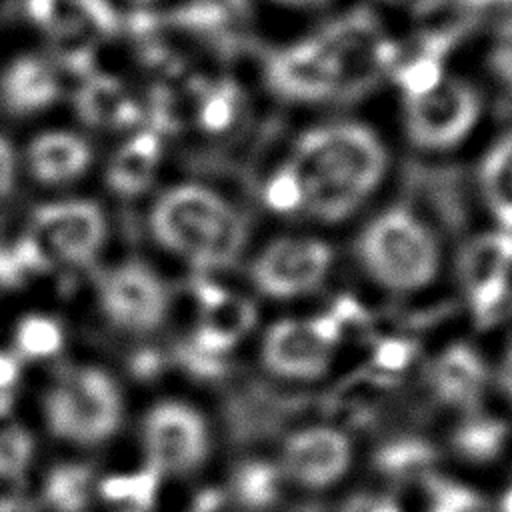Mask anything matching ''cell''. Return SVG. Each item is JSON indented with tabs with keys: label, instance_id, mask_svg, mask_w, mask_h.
<instances>
[{
	"label": "cell",
	"instance_id": "13",
	"mask_svg": "<svg viewBox=\"0 0 512 512\" xmlns=\"http://www.w3.org/2000/svg\"><path fill=\"white\" fill-rule=\"evenodd\" d=\"M100 470L90 456L60 452L42 460L28 488L42 512H96Z\"/></svg>",
	"mask_w": 512,
	"mask_h": 512
},
{
	"label": "cell",
	"instance_id": "7",
	"mask_svg": "<svg viewBox=\"0 0 512 512\" xmlns=\"http://www.w3.org/2000/svg\"><path fill=\"white\" fill-rule=\"evenodd\" d=\"M324 316H284L262 332L258 354L264 370L286 382H314L330 372L340 334Z\"/></svg>",
	"mask_w": 512,
	"mask_h": 512
},
{
	"label": "cell",
	"instance_id": "16",
	"mask_svg": "<svg viewBox=\"0 0 512 512\" xmlns=\"http://www.w3.org/2000/svg\"><path fill=\"white\" fill-rule=\"evenodd\" d=\"M462 284L478 308L496 304L512 274V234L474 238L462 254Z\"/></svg>",
	"mask_w": 512,
	"mask_h": 512
},
{
	"label": "cell",
	"instance_id": "36",
	"mask_svg": "<svg viewBox=\"0 0 512 512\" xmlns=\"http://www.w3.org/2000/svg\"><path fill=\"white\" fill-rule=\"evenodd\" d=\"M290 2H320V0H290Z\"/></svg>",
	"mask_w": 512,
	"mask_h": 512
},
{
	"label": "cell",
	"instance_id": "12",
	"mask_svg": "<svg viewBox=\"0 0 512 512\" xmlns=\"http://www.w3.org/2000/svg\"><path fill=\"white\" fill-rule=\"evenodd\" d=\"M410 138L424 148L456 144L476 122L478 96L458 80H440L426 94L406 100Z\"/></svg>",
	"mask_w": 512,
	"mask_h": 512
},
{
	"label": "cell",
	"instance_id": "33",
	"mask_svg": "<svg viewBox=\"0 0 512 512\" xmlns=\"http://www.w3.org/2000/svg\"><path fill=\"white\" fill-rule=\"evenodd\" d=\"M496 512H512V480L502 490V494H500V498L496 502Z\"/></svg>",
	"mask_w": 512,
	"mask_h": 512
},
{
	"label": "cell",
	"instance_id": "1",
	"mask_svg": "<svg viewBox=\"0 0 512 512\" xmlns=\"http://www.w3.org/2000/svg\"><path fill=\"white\" fill-rule=\"evenodd\" d=\"M34 422L62 452L92 456L130 430L134 410L118 370L92 358L50 366L36 390Z\"/></svg>",
	"mask_w": 512,
	"mask_h": 512
},
{
	"label": "cell",
	"instance_id": "8",
	"mask_svg": "<svg viewBox=\"0 0 512 512\" xmlns=\"http://www.w3.org/2000/svg\"><path fill=\"white\" fill-rule=\"evenodd\" d=\"M350 434L330 422L304 424L290 430L274 456L288 488L310 494L340 486L354 466Z\"/></svg>",
	"mask_w": 512,
	"mask_h": 512
},
{
	"label": "cell",
	"instance_id": "15",
	"mask_svg": "<svg viewBox=\"0 0 512 512\" xmlns=\"http://www.w3.org/2000/svg\"><path fill=\"white\" fill-rule=\"evenodd\" d=\"M488 382L492 370L472 348L454 346L434 360L428 374L430 394L440 406L468 412L474 410Z\"/></svg>",
	"mask_w": 512,
	"mask_h": 512
},
{
	"label": "cell",
	"instance_id": "11",
	"mask_svg": "<svg viewBox=\"0 0 512 512\" xmlns=\"http://www.w3.org/2000/svg\"><path fill=\"white\" fill-rule=\"evenodd\" d=\"M318 38L336 60V94L340 96H356L364 92L398 56L396 46L380 34L376 20L368 12H352L344 16L330 24Z\"/></svg>",
	"mask_w": 512,
	"mask_h": 512
},
{
	"label": "cell",
	"instance_id": "4",
	"mask_svg": "<svg viewBox=\"0 0 512 512\" xmlns=\"http://www.w3.org/2000/svg\"><path fill=\"white\" fill-rule=\"evenodd\" d=\"M356 258L372 284L396 296L430 288L442 264L434 232L406 208L372 218L356 240Z\"/></svg>",
	"mask_w": 512,
	"mask_h": 512
},
{
	"label": "cell",
	"instance_id": "9",
	"mask_svg": "<svg viewBox=\"0 0 512 512\" xmlns=\"http://www.w3.org/2000/svg\"><path fill=\"white\" fill-rule=\"evenodd\" d=\"M26 238L50 270H82L100 260L108 228L104 214L96 206L66 200L42 206L32 216Z\"/></svg>",
	"mask_w": 512,
	"mask_h": 512
},
{
	"label": "cell",
	"instance_id": "14",
	"mask_svg": "<svg viewBox=\"0 0 512 512\" xmlns=\"http://www.w3.org/2000/svg\"><path fill=\"white\" fill-rule=\"evenodd\" d=\"M268 80L286 98L320 100L336 94L338 66L326 44L312 38L274 54L268 64Z\"/></svg>",
	"mask_w": 512,
	"mask_h": 512
},
{
	"label": "cell",
	"instance_id": "3",
	"mask_svg": "<svg viewBox=\"0 0 512 512\" xmlns=\"http://www.w3.org/2000/svg\"><path fill=\"white\" fill-rule=\"evenodd\" d=\"M156 246L200 272L228 268L246 246V224L216 192L184 184L166 190L150 208Z\"/></svg>",
	"mask_w": 512,
	"mask_h": 512
},
{
	"label": "cell",
	"instance_id": "17",
	"mask_svg": "<svg viewBox=\"0 0 512 512\" xmlns=\"http://www.w3.org/2000/svg\"><path fill=\"white\" fill-rule=\"evenodd\" d=\"M166 480L136 460L100 470L96 512H158Z\"/></svg>",
	"mask_w": 512,
	"mask_h": 512
},
{
	"label": "cell",
	"instance_id": "23",
	"mask_svg": "<svg viewBox=\"0 0 512 512\" xmlns=\"http://www.w3.org/2000/svg\"><path fill=\"white\" fill-rule=\"evenodd\" d=\"M454 32L426 36L422 46L396 66V80L406 92V98L426 94L442 80V56L454 40Z\"/></svg>",
	"mask_w": 512,
	"mask_h": 512
},
{
	"label": "cell",
	"instance_id": "28",
	"mask_svg": "<svg viewBox=\"0 0 512 512\" xmlns=\"http://www.w3.org/2000/svg\"><path fill=\"white\" fill-rule=\"evenodd\" d=\"M238 112V90L232 84H220L214 88L202 104L200 122L204 128L218 132L224 130Z\"/></svg>",
	"mask_w": 512,
	"mask_h": 512
},
{
	"label": "cell",
	"instance_id": "34",
	"mask_svg": "<svg viewBox=\"0 0 512 512\" xmlns=\"http://www.w3.org/2000/svg\"><path fill=\"white\" fill-rule=\"evenodd\" d=\"M466 4H490V2H512V0H464Z\"/></svg>",
	"mask_w": 512,
	"mask_h": 512
},
{
	"label": "cell",
	"instance_id": "25",
	"mask_svg": "<svg viewBox=\"0 0 512 512\" xmlns=\"http://www.w3.org/2000/svg\"><path fill=\"white\" fill-rule=\"evenodd\" d=\"M482 188L486 200L504 224L512 228V136L502 140L482 164Z\"/></svg>",
	"mask_w": 512,
	"mask_h": 512
},
{
	"label": "cell",
	"instance_id": "26",
	"mask_svg": "<svg viewBox=\"0 0 512 512\" xmlns=\"http://www.w3.org/2000/svg\"><path fill=\"white\" fill-rule=\"evenodd\" d=\"M484 506L474 490L448 480H432L426 486L422 512H482Z\"/></svg>",
	"mask_w": 512,
	"mask_h": 512
},
{
	"label": "cell",
	"instance_id": "2",
	"mask_svg": "<svg viewBox=\"0 0 512 512\" xmlns=\"http://www.w3.org/2000/svg\"><path fill=\"white\" fill-rule=\"evenodd\" d=\"M384 162L382 144L368 128L336 124L308 132L298 142L290 166L302 184L304 210L336 222L372 192Z\"/></svg>",
	"mask_w": 512,
	"mask_h": 512
},
{
	"label": "cell",
	"instance_id": "29",
	"mask_svg": "<svg viewBox=\"0 0 512 512\" xmlns=\"http://www.w3.org/2000/svg\"><path fill=\"white\" fill-rule=\"evenodd\" d=\"M334 512H406V510L392 490L360 488L346 494L336 504Z\"/></svg>",
	"mask_w": 512,
	"mask_h": 512
},
{
	"label": "cell",
	"instance_id": "32",
	"mask_svg": "<svg viewBox=\"0 0 512 512\" xmlns=\"http://www.w3.org/2000/svg\"><path fill=\"white\" fill-rule=\"evenodd\" d=\"M0 512H42L28 486L0 488Z\"/></svg>",
	"mask_w": 512,
	"mask_h": 512
},
{
	"label": "cell",
	"instance_id": "21",
	"mask_svg": "<svg viewBox=\"0 0 512 512\" xmlns=\"http://www.w3.org/2000/svg\"><path fill=\"white\" fill-rule=\"evenodd\" d=\"M452 430L450 442L454 454L472 464H488L496 462L510 442V428L504 420L468 410Z\"/></svg>",
	"mask_w": 512,
	"mask_h": 512
},
{
	"label": "cell",
	"instance_id": "27",
	"mask_svg": "<svg viewBox=\"0 0 512 512\" xmlns=\"http://www.w3.org/2000/svg\"><path fill=\"white\" fill-rule=\"evenodd\" d=\"M264 202L270 210L280 214H292L304 210V192L298 174L290 166H282L264 188Z\"/></svg>",
	"mask_w": 512,
	"mask_h": 512
},
{
	"label": "cell",
	"instance_id": "5",
	"mask_svg": "<svg viewBox=\"0 0 512 512\" xmlns=\"http://www.w3.org/2000/svg\"><path fill=\"white\" fill-rule=\"evenodd\" d=\"M138 458L160 478H192L208 464L214 450V430L208 414L196 402L164 394L144 404L132 416Z\"/></svg>",
	"mask_w": 512,
	"mask_h": 512
},
{
	"label": "cell",
	"instance_id": "22",
	"mask_svg": "<svg viewBox=\"0 0 512 512\" xmlns=\"http://www.w3.org/2000/svg\"><path fill=\"white\" fill-rule=\"evenodd\" d=\"M88 150L78 138L64 136L58 154V134L42 136L28 154V168L38 182L48 186L70 184L88 166Z\"/></svg>",
	"mask_w": 512,
	"mask_h": 512
},
{
	"label": "cell",
	"instance_id": "30",
	"mask_svg": "<svg viewBox=\"0 0 512 512\" xmlns=\"http://www.w3.org/2000/svg\"><path fill=\"white\" fill-rule=\"evenodd\" d=\"M490 64L496 76L512 90V26H506L490 54Z\"/></svg>",
	"mask_w": 512,
	"mask_h": 512
},
{
	"label": "cell",
	"instance_id": "6",
	"mask_svg": "<svg viewBox=\"0 0 512 512\" xmlns=\"http://www.w3.org/2000/svg\"><path fill=\"white\" fill-rule=\"evenodd\" d=\"M92 304L102 324L124 338L156 334L172 314L168 280L140 258L110 262L94 274Z\"/></svg>",
	"mask_w": 512,
	"mask_h": 512
},
{
	"label": "cell",
	"instance_id": "19",
	"mask_svg": "<svg viewBox=\"0 0 512 512\" xmlns=\"http://www.w3.org/2000/svg\"><path fill=\"white\" fill-rule=\"evenodd\" d=\"M228 498L244 512H272L284 498L288 484L274 458L252 456L234 466Z\"/></svg>",
	"mask_w": 512,
	"mask_h": 512
},
{
	"label": "cell",
	"instance_id": "35",
	"mask_svg": "<svg viewBox=\"0 0 512 512\" xmlns=\"http://www.w3.org/2000/svg\"><path fill=\"white\" fill-rule=\"evenodd\" d=\"M188 512H208L206 508H194V510H188Z\"/></svg>",
	"mask_w": 512,
	"mask_h": 512
},
{
	"label": "cell",
	"instance_id": "18",
	"mask_svg": "<svg viewBox=\"0 0 512 512\" xmlns=\"http://www.w3.org/2000/svg\"><path fill=\"white\" fill-rule=\"evenodd\" d=\"M44 438L34 420L0 410V488L28 486L42 464Z\"/></svg>",
	"mask_w": 512,
	"mask_h": 512
},
{
	"label": "cell",
	"instance_id": "31",
	"mask_svg": "<svg viewBox=\"0 0 512 512\" xmlns=\"http://www.w3.org/2000/svg\"><path fill=\"white\" fill-rule=\"evenodd\" d=\"M492 382L502 398L512 406V334L504 342L494 368H492Z\"/></svg>",
	"mask_w": 512,
	"mask_h": 512
},
{
	"label": "cell",
	"instance_id": "24",
	"mask_svg": "<svg viewBox=\"0 0 512 512\" xmlns=\"http://www.w3.org/2000/svg\"><path fill=\"white\" fill-rule=\"evenodd\" d=\"M434 450L428 442L412 436H398L376 452V470L394 482L424 478L434 466Z\"/></svg>",
	"mask_w": 512,
	"mask_h": 512
},
{
	"label": "cell",
	"instance_id": "37",
	"mask_svg": "<svg viewBox=\"0 0 512 512\" xmlns=\"http://www.w3.org/2000/svg\"><path fill=\"white\" fill-rule=\"evenodd\" d=\"M288 2H290V0H288Z\"/></svg>",
	"mask_w": 512,
	"mask_h": 512
},
{
	"label": "cell",
	"instance_id": "20",
	"mask_svg": "<svg viewBox=\"0 0 512 512\" xmlns=\"http://www.w3.org/2000/svg\"><path fill=\"white\" fill-rule=\"evenodd\" d=\"M12 356L24 364H46V370L66 358V330L50 314H24L10 330Z\"/></svg>",
	"mask_w": 512,
	"mask_h": 512
},
{
	"label": "cell",
	"instance_id": "10",
	"mask_svg": "<svg viewBox=\"0 0 512 512\" xmlns=\"http://www.w3.org/2000/svg\"><path fill=\"white\" fill-rule=\"evenodd\" d=\"M334 266L332 246L316 236H280L248 264L254 290L270 300L304 298L324 286Z\"/></svg>",
	"mask_w": 512,
	"mask_h": 512
}]
</instances>
